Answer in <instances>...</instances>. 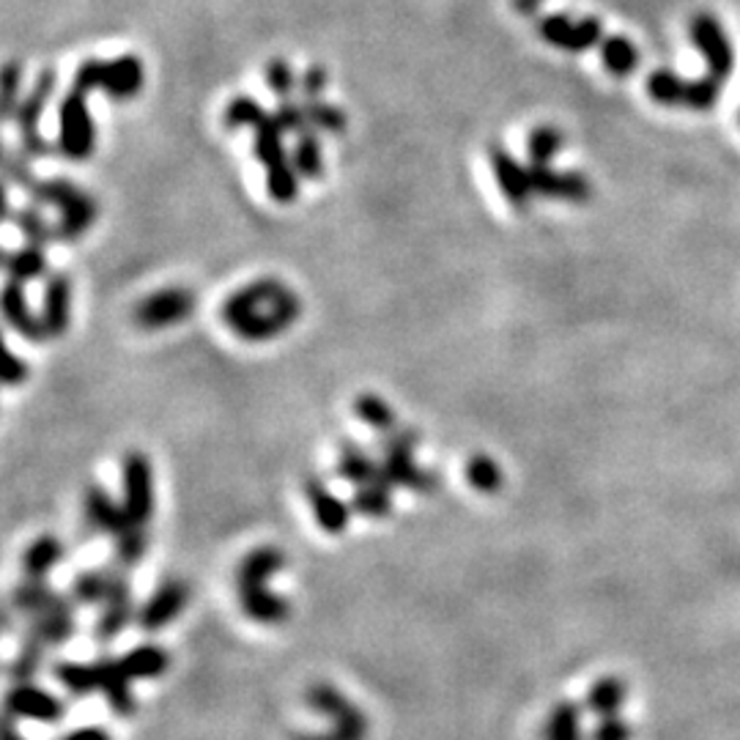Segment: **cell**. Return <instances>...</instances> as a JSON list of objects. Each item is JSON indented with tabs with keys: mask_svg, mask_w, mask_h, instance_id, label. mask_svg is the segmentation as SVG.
Instances as JSON below:
<instances>
[{
	"mask_svg": "<svg viewBox=\"0 0 740 740\" xmlns=\"http://www.w3.org/2000/svg\"><path fill=\"white\" fill-rule=\"evenodd\" d=\"M302 318V299L280 277H258L236 288L219 308V321L245 343H271Z\"/></svg>",
	"mask_w": 740,
	"mask_h": 740,
	"instance_id": "6da1fadb",
	"label": "cell"
},
{
	"mask_svg": "<svg viewBox=\"0 0 740 740\" xmlns=\"http://www.w3.org/2000/svg\"><path fill=\"white\" fill-rule=\"evenodd\" d=\"M286 552L275 543H261L241 557L236 568V600L241 615L256 626H282L291 617V604L271 589V579L286 568Z\"/></svg>",
	"mask_w": 740,
	"mask_h": 740,
	"instance_id": "7a4b0ae2",
	"label": "cell"
},
{
	"mask_svg": "<svg viewBox=\"0 0 740 740\" xmlns=\"http://www.w3.org/2000/svg\"><path fill=\"white\" fill-rule=\"evenodd\" d=\"M83 516L91 532L107 535L115 543V559H119L121 568H135L137 563H143L148 552V530L135 527L132 518L126 516L124 505L115 502L110 491L91 483L85 489Z\"/></svg>",
	"mask_w": 740,
	"mask_h": 740,
	"instance_id": "3957f363",
	"label": "cell"
},
{
	"mask_svg": "<svg viewBox=\"0 0 740 740\" xmlns=\"http://www.w3.org/2000/svg\"><path fill=\"white\" fill-rule=\"evenodd\" d=\"M31 198L37 206H53V209H58L55 234L58 241H66V245L83 239L96 225V217H100V204H96L94 195H89L78 184L66 182V178H48V182L39 178Z\"/></svg>",
	"mask_w": 740,
	"mask_h": 740,
	"instance_id": "277c9868",
	"label": "cell"
},
{
	"mask_svg": "<svg viewBox=\"0 0 740 740\" xmlns=\"http://www.w3.org/2000/svg\"><path fill=\"white\" fill-rule=\"evenodd\" d=\"M146 85V66L137 55H119L110 61H100V58H89L74 69L72 89L80 94H105L113 102H130Z\"/></svg>",
	"mask_w": 740,
	"mask_h": 740,
	"instance_id": "5b68a950",
	"label": "cell"
},
{
	"mask_svg": "<svg viewBox=\"0 0 740 740\" xmlns=\"http://www.w3.org/2000/svg\"><path fill=\"white\" fill-rule=\"evenodd\" d=\"M253 132H256L253 152L266 171V189H269L271 201L280 206H291L299 198V178L302 176L294 167L291 154L282 146L286 132H282L280 121L275 119V113H269Z\"/></svg>",
	"mask_w": 740,
	"mask_h": 740,
	"instance_id": "8992f818",
	"label": "cell"
},
{
	"mask_svg": "<svg viewBox=\"0 0 740 740\" xmlns=\"http://www.w3.org/2000/svg\"><path fill=\"white\" fill-rule=\"evenodd\" d=\"M305 702L310 710L321 713L329 721L323 732H299L294 740H366L368 719L346 693L329 684H316L305 693Z\"/></svg>",
	"mask_w": 740,
	"mask_h": 740,
	"instance_id": "52a82bcc",
	"label": "cell"
},
{
	"mask_svg": "<svg viewBox=\"0 0 740 740\" xmlns=\"http://www.w3.org/2000/svg\"><path fill=\"white\" fill-rule=\"evenodd\" d=\"M96 148V124L91 115L85 94L69 89V94L61 100L58 107V143L55 152L63 160L85 162L91 160Z\"/></svg>",
	"mask_w": 740,
	"mask_h": 740,
	"instance_id": "ba28073f",
	"label": "cell"
},
{
	"mask_svg": "<svg viewBox=\"0 0 740 740\" xmlns=\"http://www.w3.org/2000/svg\"><path fill=\"white\" fill-rule=\"evenodd\" d=\"M121 505L135 527L148 530L154 507H157V494H154L152 461L141 450H130L121 461Z\"/></svg>",
	"mask_w": 740,
	"mask_h": 740,
	"instance_id": "9c48e42d",
	"label": "cell"
},
{
	"mask_svg": "<svg viewBox=\"0 0 740 740\" xmlns=\"http://www.w3.org/2000/svg\"><path fill=\"white\" fill-rule=\"evenodd\" d=\"M55 72L53 69H42L39 78L33 80V85L28 89V96L20 102L17 107V130H20V143H22V154L28 160H42L53 154V143L44 141L42 132H39V124H42V115L48 110L50 100L55 94Z\"/></svg>",
	"mask_w": 740,
	"mask_h": 740,
	"instance_id": "30bf717a",
	"label": "cell"
},
{
	"mask_svg": "<svg viewBox=\"0 0 740 740\" xmlns=\"http://www.w3.org/2000/svg\"><path fill=\"white\" fill-rule=\"evenodd\" d=\"M195 308H198V299L189 288L167 286L143 297L132 310V321L143 332H165V329L189 321Z\"/></svg>",
	"mask_w": 740,
	"mask_h": 740,
	"instance_id": "8fae6325",
	"label": "cell"
},
{
	"mask_svg": "<svg viewBox=\"0 0 740 740\" xmlns=\"http://www.w3.org/2000/svg\"><path fill=\"white\" fill-rule=\"evenodd\" d=\"M537 33L543 37V42L565 50V53H587V50L600 48V42L606 39L604 22L598 17H582V20H574L568 14L543 17L537 22Z\"/></svg>",
	"mask_w": 740,
	"mask_h": 740,
	"instance_id": "7c38bea8",
	"label": "cell"
},
{
	"mask_svg": "<svg viewBox=\"0 0 740 740\" xmlns=\"http://www.w3.org/2000/svg\"><path fill=\"white\" fill-rule=\"evenodd\" d=\"M691 42L699 50V55L708 63V74L716 80H727L736 72V50H732L730 37L724 33L721 22L708 11H699L691 17Z\"/></svg>",
	"mask_w": 740,
	"mask_h": 740,
	"instance_id": "4fadbf2b",
	"label": "cell"
},
{
	"mask_svg": "<svg viewBox=\"0 0 740 740\" xmlns=\"http://www.w3.org/2000/svg\"><path fill=\"white\" fill-rule=\"evenodd\" d=\"M3 713L17 721L58 724L66 716V702L37 684H14L3 697Z\"/></svg>",
	"mask_w": 740,
	"mask_h": 740,
	"instance_id": "5bb4252c",
	"label": "cell"
},
{
	"mask_svg": "<svg viewBox=\"0 0 740 740\" xmlns=\"http://www.w3.org/2000/svg\"><path fill=\"white\" fill-rule=\"evenodd\" d=\"M189 606V584L182 579H165L137 609V626L154 634L176 623Z\"/></svg>",
	"mask_w": 740,
	"mask_h": 740,
	"instance_id": "9a60e30c",
	"label": "cell"
},
{
	"mask_svg": "<svg viewBox=\"0 0 740 740\" xmlns=\"http://www.w3.org/2000/svg\"><path fill=\"white\" fill-rule=\"evenodd\" d=\"M532 189L546 201L563 204H587L593 198V184L579 171H554L552 165H530Z\"/></svg>",
	"mask_w": 740,
	"mask_h": 740,
	"instance_id": "2e32d148",
	"label": "cell"
},
{
	"mask_svg": "<svg viewBox=\"0 0 740 740\" xmlns=\"http://www.w3.org/2000/svg\"><path fill=\"white\" fill-rule=\"evenodd\" d=\"M489 162L491 171H494L496 187L505 195L507 204H511L513 209H524L532 201V195H535L530 167L522 165V162L513 157L505 146H500V143L489 146Z\"/></svg>",
	"mask_w": 740,
	"mask_h": 740,
	"instance_id": "e0dca14e",
	"label": "cell"
},
{
	"mask_svg": "<svg viewBox=\"0 0 740 740\" xmlns=\"http://www.w3.org/2000/svg\"><path fill=\"white\" fill-rule=\"evenodd\" d=\"M72 302H74V286L63 271L48 277L44 282V297H42V327L48 338H63L72 323Z\"/></svg>",
	"mask_w": 740,
	"mask_h": 740,
	"instance_id": "ac0fdd59",
	"label": "cell"
},
{
	"mask_svg": "<svg viewBox=\"0 0 740 740\" xmlns=\"http://www.w3.org/2000/svg\"><path fill=\"white\" fill-rule=\"evenodd\" d=\"M135 615L137 611H135V604H132V584L130 579H126L124 571H119V574H115L113 587H110L107 600L102 604L100 620H96V628H94L96 639L113 641L115 636L130 626Z\"/></svg>",
	"mask_w": 740,
	"mask_h": 740,
	"instance_id": "d6986e66",
	"label": "cell"
},
{
	"mask_svg": "<svg viewBox=\"0 0 740 740\" xmlns=\"http://www.w3.org/2000/svg\"><path fill=\"white\" fill-rule=\"evenodd\" d=\"M0 316H3V321L9 323L20 338L33 340V343L48 338L42 327V318L33 314L31 305H28L25 286H22V282L6 280V286L0 288Z\"/></svg>",
	"mask_w": 740,
	"mask_h": 740,
	"instance_id": "ffe728a7",
	"label": "cell"
},
{
	"mask_svg": "<svg viewBox=\"0 0 740 740\" xmlns=\"http://www.w3.org/2000/svg\"><path fill=\"white\" fill-rule=\"evenodd\" d=\"M96 664V691L107 699L110 710L119 716H132L137 710L135 693H132V680L121 669L119 658H100Z\"/></svg>",
	"mask_w": 740,
	"mask_h": 740,
	"instance_id": "44dd1931",
	"label": "cell"
},
{
	"mask_svg": "<svg viewBox=\"0 0 740 740\" xmlns=\"http://www.w3.org/2000/svg\"><path fill=\"white\" fill-rule=\"evenodd\" d=\"M74 600L72 595H63L61 600L48 609L44 615L28 620V634H33L37 639H42L48 647H58L63 641H69L78 631V615H74Z\"/></svg>",
	"mask_w": 740,
	"mask_h": 740,
	"instance_id": "7402d4cb",
	"label": "cell"
},
{
	"mask_svg": "<svg viewBox=\"0 0 740 740\" xmlns=\"http://www.w3.org/2000/svg\"><path fill=\"white\" fill-rule=\"evenodd\" d=\"M305 494H308L310 511H314L318 527L329 532V535H340V532L346 530V524H349V507H346L343 502L323 485V480L318 477H308V483H305Z\"/></svg>",
	"mask_w": 740,
	"mask_h": 740,
	"instance_id": "603a6c76",
	"label": "cell"
},
{
	"mask_svg": "<svg viewBox=\"0 0 740 740\" xmlns=\"http://www.w3.org/2000/svg\"><path fill=\"white\" fill-rule=\"evenodd\" d=\"M63 554L66 548L55 535H39L22 552V579H50V574L61 565Z\"/></svg>",
	"mask_w": 740,
	"mask_h": 740,
	"instance_id": "cb8c5ba5",
	"label": "cell"
},
{
	"mask_svg": "<svg viewBox=\"0 0 740 740\" xmlns=\"http://www.w3.org/2000/svg\"><path fill=\"white\" fill-rule=\"evenodd\" d=\"M121 669L126 672V678L135 684V680H152L162 678V675L171 669V652L162 645H137L130 652L119 658Z\"/></svg>",
	"mask_w": 740,
	"mask_h": 740,
	"instance_id": "d4e9b609",
	"label": "cell"
},
{
	"mask_svg": "<svg viewBox=\"0 0 740 740\" xmlns=\"http://www.w3.org/2000/svg\"><path fill=\"white\" fill-rule=\"evenodd\" d=\"M61 598L63 593H55L53 584H48V579H22L14 587V593H11V606H14L22 617L33 620V617L53 609Z\"/></svg>",
	"mask_w": 740,
	"mask_h": 740,
	"instance_id": "484cf974",
	"label": "cell"
},
{
	"mask_svg": "<svg viewBox=\"0 0 740 740\" xmlns=\"http://www.w3.org/2000/svg\"><path fill=\"white\" fill-rule=\"evenodd\" d=\"M115 568H89L74 576L72 582V600L78 606H102L107 600L110 587H113Z\"/></svg>",
	"mask_w": 740,
	"mask_h": 740,
	"instance_id": "4316f807",
	"label": "cell"
},
{
	"mask_svg": "<svg viewBox=\"0 0 740 740\" xmlns=\"http://www.w3.org/2000/svg\"><path fill=\"white\" fill-rule=\"evenodd\" d=\"M600 61L611 78H631L639 66V50L628 37H606L600 42Z\"/></svg>",
	"mask_w": 740,
	"mask_h": 740,
	"instance_id": "83f0119b",
	"label": "cell"
},
{
	"mask_svg": "<svg viewBox=\"0 0 740 740\" xmlns=\"http://www.w3.org/2000/svg\"><path fill=\"white\" fill-rule=\"evenodd\" d=\"M291 162H294V167H297L299 176L308 178V182H321L327 165H323V148H321V141H318L316 130H308V132H302V135H297V143H294V152H291Z\"/></svg>",
	"mask_w": 740,
	"mask_h": 740,
	"instance_id": "f1b7e54d",
	"label": "cell"
},
{
	"mask_svg": "<svg viewBox=\"0 0 740 740\" xmlns=\"http://www.w3.org/2000/svg\"><path fill=\"white\" fill-rule=\"evenodd\" d=\"M3 271L9 275V280L17 282L39 280V277L48 275V256H44V247L25 245L22 250L9 253V258H6L3 264Z\"/></svg>",
	"mask_w": 740,
	"mask_h": 740,
	"instance_id": "f546056e",
	"label": "cell"
},
{
	"mask_svg": "<svg viewBox=\"0 0 740 740\" xmlns=\"http://www.w3.org/2000/svg\"><path fill=\"white\" fill-rule=\"evenodd\" d=\"M55 680L72 697H89L96 691V664L94 661H61L55 664Z\"/></svg>",
	"mask_w": 740,
	"mask_h": 740,
	"instance_id": "4dcf8cb0",
	"label": "cell"
},
{
	"mask_svg": "<svg viewBox=\"0 0 740 740\" xmlns=\"http://www.w3.org/2000/svg\"><path fill=\"white\" fill-rule=\"evenodd\" d=\"M44 652H48V645L25 631V639H22L20 650H17V658L11 661L9 669L14 684H33V678H37L39 669H42L44 664Z\"/></svg>",
	"mask_w": 740,
	"mask_h": 740,
	"instance_id": "1f68e13d",
	"label": "cell"
},
{
	"mask_svg": "<svg viewBox=\"0 0 740 740\" xmlns=\"http://www.w3.org/2000/svg\"><path fill=\"white\" fill-rule=\"evenodd\" d=\"M565 135L563 130L552 124H541L527 135V157L530 165H552L554 157L563 152Z\"/></svg>",
	"mask_w": 740,
	"mask_h": 740,
	"instance_id": "d6a6232c",
	"label": "cell"
},
{
	"mask_svg": "<svg viewBox=\"0 0 740 740\" xmlns=\"http://www.w3.org/2000/svg\"><path fill=\"white\" fill-rule=\"evenodd\" d=\"M11 223L20 228L22 239L25 245H37V247H50L53 241H58L55 225H50L44 219V214L39 212V206H25V209H17L14 219Z\"/></svg>",
	"mask_w": 740,
	"mask_h": 740,
	"instance_id": "836d02e7",
	"label": "cell"
},
{
	"mask_svg": "<svg viewBox=\"0 0 740 740\" xmlns=\"http://www.w3.org/2000/svg\"><path fill=\"white\" fill-rule=\"evenodd\" d=\"M266 115H269V110H264V105L256 100V96H236V100H230L228 107H225L223 126L228 132L256 130Z\"/></svg>",
	"mask_w": 740,
	"mask_h": 740,
	"instance_id": "e575fe53",
	"label": "cell"
},
{
	"mask_svg": "<svg viewBox=\"0 0 740 740\" xmlns=\"http://www.w3.org/2000/svg\"><path fill=\"white\" fill-rule=\"evenodd\" d=\"M338 475L343 480H349V483H354L357 489H362V485L376 483V466L360 448L343 442V448H340Z\"/></svg>",
	"mask_w": 740,
	"mask_h": 740,
	"instance_id": "d590c367",
	"label": "cell"
},
{
	"mask_svg": "<svg viewBox=\"0 0 740 740\" xmlns=\"http://www.w3.org/2000/svg\"><path fill=\"white\" fill-rule=\"evenodd\" d=\"M686 83L688 80L680 78V74L669 72V69H658L647 78V94L656 105H684V94H686Z\"/></svg>",
	"mask_w": 740,
	"mask_h": 740,
	"instance_id": "8d00e7d4",
	"label": "cell"
},
{
	"mask_svg": "<svg viewBox=\"0 0 740 740\" xmlns=\"http://www.w3.org/2000/svg\"><path fill=\"white\" fill-rule=\"evenodd\" d=\"M22 89V66L20 61H9L0 66V121H9L20 107Z\"/></svg>",
	"mask_w": 740,
	"mask_h": 740,
	"instance_id": "74e56055",
	"label": "cell"
},
{
	"mask_svg": "<svg viewBox=\"0 0 740 740\" xmlns=\"http://www.w3.org/2000/svg\"><path fill=\"white\" fill-rule=\"evenodd\" d=\"M305 110H308L310 130L327 132V135L332 137L346 135V130H349V119H346V113L338 105H327V102L316 100L305 102Z\"/></svg>",
	"mask_w": 740,
	"mask_h": 740,
	"instance_id": "f35d334b",
	"label": "cell"
},
{
	"mask_svg": "<svg viewBox=\"0 0 740 740\" xmlns=\"http://www.w3.org/2000/svg\"><path fill=\"white\" fill-rule=\"evenodd\" d=\"M264 80L266 85H269L271 94H275L280 102L291 100L294 91L299 89L297 72H294V66L286 61V58H271V61H266Z\"/></svg>",
	"mask_w": 740,
	"mask_h": 740,
	"instance_id": "ab89813d",
	"label": "cell"
},
{
	"mask_svg": "<svg viewBox=\"0 0 740 740\" xmlns=\"http://www.w3.org/2000/svg\"><path fill=\"white\" fill-rule=\"evenodd\" d=\"M719 96H721V80L705 74V78L688 80L686 83L684 107L697 110V113H708V110H713L716 102H719Z\"/></svg>",
	"mask_w": 740,
	"mask_h": 740,
	"instance_id": "60d3db41",
	"label": "cell"
},
{
	"mask_svg": "<svg viewBox=\"0 0 740 740\" xmlns=\"http://www.w3.org/2000/svg\"><path fill=\"white\" fill-rule=\"evenodd\" d=\"M28 376H31V368L11 351V346L6 343L3 332H0V384L20 387L25 384Z\"/></svg>",
	"mask_w": 740,
	"mask_h": 740,
	"instance_id": "b9f144b4",
	"label": "cell"
},
{
	"mask_svg": "<svg viewBox=\"0 0 740 740\" xmlns=\"http://www.w3.org/2000/svg\"><path fill=\"white\" fill-rule=\"evenodd\" d=\"M354 409H357V414H360L362 423H368V425H373V428H381V431L392 425V412H390V407H387V403L381 401V398H376V395L357 398Z\"/></svg>",
	"mask_w": 740,
	"mask_h": 740,
	"instance_id": "7bdbcfd3",
	"label": "cell"
},
{
	"mask_svg": "<svg viewBox=\"0 0 740 740\" xmlns=\"http://www.w3.org/2000/svg\"><path fill=\"white\" fill-rule=\"evenodd\" d=\"M275 119L280 121L282 132H291V135H302V132L310 130V121H308V110L305 105H299V102L294 100H286L280 102V107L275 110Z\"/></svg>",
	"mask_w": 740,
	"mask_h": 740,
	"instance_id": "ee69618b",
	"label": "cell"
},
{
	"mask_svg": "<svg viewBox=\"0 0 740 740\" xmlns=\"http://www.w3.org/2000/svg\"><path fill=\"white\" fill-rule=\"evenodd\" d=\"M327 83H329V72L321 66V63H314V66L305 69V74L299 78V91H302L305 102L321 100Z\"/></svg>",
	"mask_w": 740,
	"mask_h": 740,
	"instance_id": "f6af8a7d",
	"label": "cell"
},
{
	"mask_svg": "<svg viewBox=\"0 0 740 740\" xmlns=\"http://www.w3.org/2000/svg\"><path fill=\"white\" fill-rule=\"evenodd\" d=\"M58 740H113V738H110V732L102 730V727H80V730L66 732V736H61Z\"/></svg>",
	"mask_w": 740,
	"mask_h": 740,
	"instance_id": "bcb514c9",
	"label": "cell"
},
{
	"mask_svg": "<svg viewBox=\"0 0 740 740\" xmlns=\"http://www.w3.org/2000/svg\"><path fill=\"white\" fill-rule=\"evenodd\" d=\"M0 740H31L25 738L20 732V727H17V719H11V716H0Z\"/></svg>",
	"mask_w": 740,
	"mask_h": 740,
	"instance_id": "7dc6e473",
	"label": "cell"
},
{
	"mask_svg": "<svg viewBox=\"0 0 740 740\" xmlns=\"http://www.w3.org/2000/svg\"><path fill=\"white\" fill-rule=\"evenodd\" d=\"M11 219H14V209H11L9 187H6V182L0 178V223H11Z\"/></svg>",
	"mask_w": 740,
	"mask_h": 740,
	"instance_id": "c3c4849f",
	"label": "cell"
},
{
	"mask_svg": "<svg viewBox=\"0 0 740 740\" xmlns=\"http://www.w3.org/2000/svg\"><path fill=\"white\" fill-rule=\"evenodd\" d=\"M11 628V615L3 604H0V631H9Z\"/></svg>",
	"mask_w": 740,
	"mask_h": 740,
	"instance_id": "681fc988",
	"label": "cell"
},
{
	"mask_svg": "<svg viewBox=\"0 0 740 740\" xmlns=\"http://www.w3.org/2000/svg\"><path fill=\"white\" fill-rule=\"evenodd\" d=\"M537 6H541V0H522V3H518V9H522V11H537Z\"/></svg>",
	"mask_w": 740,
	"mask_h": 740,
	"instance_id": "f907efd6",
	"label": "cell"
},
{
	"mask_svg": "<svg viewBox=\"0 0 740 740\" xmlns=\"http://www.w3.org/2000/svg\"><path fill=\"white\" fill-rule=\"evenodd\" d=\"M738 121H740V115H738Z\"/></svg>",
	"mask_w": 740,
	"mask_h": 740,
	"instance_id": "816d5d0a",
	"label": "cell"
}]
</instances>
